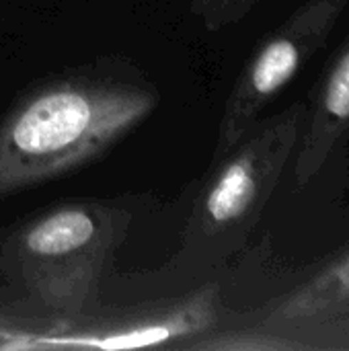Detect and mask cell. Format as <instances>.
<instances>
[{"label": "cell", "instance_id": "cell-1", "mask_svg": "<svg viewBox=\"0 0 349 351\" xmlns=\"http://www.w3.org/2000/svg\"><path fill=\"white\" fill-rule=\"evenodd\" d=\"M158 105L142 82L72 74L29 88L0 119V197L97 160Z\"/></svg>", "mask_w": 349, "mask_h": 351}, {"label": "cell", "instance_id": "cell-2", "mask_svg": "<svg viewBox=\"0 0 349 351\" xmlns=\"http://www.w3.org/2000/svg\"><path fill=\"white\" fill-rule=\"evenodd\" d=\"M132 214L99 199H74L47 208L6 245V267L23 288L60 317L88 311L105 267L123 241Z\"/></svg>", "mask_w": 349, "mask_h": 351}, {"label": "cell", "instance_id": "cell-3", "mask_svg": "<svg viewBox=\"0 0 349 351\" xmlns=\"http://www.w3.org/2000/svg\"><path fill=\"white\" fill-rule=\"evenodd\" d=\"M302 103L259 117L222 156L214 158L193 202L185 245L208 261L243 249L294 160Z\"/></svg>", "mask_w": 349, "mask_h": 351}, {"label": "cell", "instance_id": "cell-4", "mask_svg": "<svg viewBox=\"0 0 349 351\" xmlns=\"http://www.w3.org/2000/svg\"><path fill=\"white\" fill-rule=\"evenodd\" d=\"M349 0H304L241 68L220 115L212 160L228 152L325 47Z\"/></svg>", "mask_w": 349, "mask_h": 351}, {"label": "cell", "instance_id": "cell-5", "mask_svg": "<svg viewBox=\"0 0 349 351\" xmlns=\"http://www.w3.org/2000/svg\"><path fill=\"white\" fill-rule=\"evenodd\" d=\"M220 308V288L208 284L185 296L109 311L60 317L43 327L29 350H136L187 348L208 335Z\"/></svg>", "mask_w": 349, "mask_h": 351}, {"label": "cell", "instance_id": "cell-6", "mask_svg": "<svg viewBox=\"0 0 349 351\" xmlns=\"http://www.w3.org/2000/svg\"><path fill=\"white\" fill-rule=\"evenodd\" d=\"M349 140V33L304 103L294 154V183L306 187Z\"/></svg>", "mask_w": 349, "mask_h": 351}, {"label": "cell", "instance_id": "cell-7", "mask_svg": "<svg viewBox=\"0 0 349 351\" xmlns=\"http://www.w3.org/2000/svg\"><path fill=\"white\" fill-rule=\"evenodd\" d=\"M349 308V249L341 251L304 284L282 296L267 313L263 325H296Z\"/></svg>", "mask_w": 349, "mask_h": 351}, {"label": "cell", "instance_id": "cell-8", "mask_svg": "<svg viewBox=\"0 0 349 351\" xmlns=\"http://www.w3.org/2000/svg\"><path fill=\"white\" fill-rule=\"evenodd\" d=\"M261 0H189L191 14L206 31H222L241 23Z\"/></svg>", "mask_w": 349, "mask_h": 351}]
</instances>
